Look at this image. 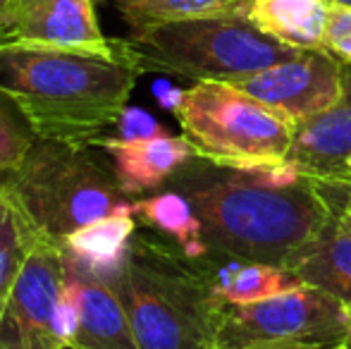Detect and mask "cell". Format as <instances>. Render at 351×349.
Here are the masks:
<instances>
[{
    "label": "cell",
    "mask_w": 351,
    "mask_h": 349,
    "mask_svg": "<svg viewBox=\"0 0 351 349\" xmlns=\"http://www.w3.org/2000/svg\"><path fill=\"white\" fill-rule=\"evenodd\" d=\"M191 201L210 254L287 265L342 210L349 186L304 175L294 163L232 168L194 158L167 180Z\"/></svg>",
    "instance_id": "obj_1"
},
{
    "label": "cell",
    "mask_w": 351,
    "mask_h": 349,
    "mask_svg": "<svg viewBox=\"0 0 351 349\" xmlns=\"http://www.w3.org/2000/svg\"><path fill=\"white\" fill-rule=\"evenodd\" d=\"M141 75L127 38L103 48L0 43V91L38 139L93 146L120 125Z\"/></svg>",
    "instance_id": "obj_2"
},
{
    "label": "cell",
    "mask_w": 351,
    "mask_h": 349,
    "mask_svg": "<svg viewBox=\"0 0 351 349\" xmlns=\"http://www.w3.org/2000/svg\"><path fill=\"white\" fill-rule=\"evenodd\" d=\"M115 287L139 349H217L227 302L201 258L151 230H136Z\"/></svg>",
    "instance_id": "obj_3"
},
{
    "label": "cell",
    "mask_w": 351,
    "mask_h": 349,
    "mask_svg": "<svg viewBox=\"0 0 351 349\" xmlns=\"http://www.w3.org/2000/svg\"><path fill=\"white\" fill-rule=\"evenodd\" d=\"M0 189L36 232L67 242L77 230L134 204L101 146L38 139Z\"/></svg>",
    "instance_id": "obj_4"
},
{
    "label": "cell",
    "mask_w": 351,
    "mask_h": 349,
    "mask_svg": "<svg viewBox=\"0 0 351 349\" xmlns=\"http://www.w3.org/2000/svg\"><path fill=\"white\" fill-rule=\"evenodd\" d=\"M143 72H167L191 82H237L294 58L296 48L282 46L254 27L249 17H191L132 29Z\"/></svg>",
    "instance_id": "obj_5"
},
{
    "label": "cell",
    "mask_w": 351,
    "mask_h": 349,
    "mask_svg": "<svg viewBox=\"0 0 351 349\" xmlns=\"http://www.w3.org/2000/svg\"><path fill=\"white\" fill-rule=\"evenodd\" d=\"M172 112L194 156L220 165L282 163L294 144L296 125L230 82H194Z\"/></svg>",
    "instance_id": "obj_6"
},
{
    "label": "cell",
    "mask_w": 351,
    "mask_h": 349,
    "mask_svg": "<svg viewBox=\"0 0 351 349\" xmlns=\"http://www.w3.org/2000/svg\"><path fill=\"white\" fill-rule=\"evenodd\" d=\"M351 306L320 287L301 285L254 304H227L217 349H349Z\"/></svg>",
    "instance_id": "obj_7"
},
{
    "label": "cell",
    "mask_w": 351,
    "mask_h": 349,
    "mask_svg": "<svg viewBox=\"0 0 351 349\" xmlns=\"http://www.w3.org/2000/svg\"><path fill=\"white\" fill-rule=\"evenodd\" d=\"M72 347L67 265L60 242L34 230L27 256L0 311V349Z\"/></svg>",
    "instance_id": "obj_8"
},
{
    "label": "cell",
    "mask_w": 351,
    "mask_h": 349,
    "mask_svg": "<svg viewBox=\"0 0 351 349\" xmlns=\"http://www.w3.org/2000/svg\"><path fill=\"white\" fill-rule=\"evenodd\" d=\"M344 62L330 51H299L289 60L232 82L263 106L299 125L337 106L344 96Z\"/></svg>",
    "instance_id": "obj_9"
},
{
    "label": "cell",
    "mask_w": 351,
    "mask_h": 349,
    "mask_svg": "<svg viewBox=\"0 0 351 349\" xmlns=\"http://www.w3.org/2000/svg\"><path fill=\"white\" fill-rule=\"evenodd\" d=\"M96 0H10L0 22V43L103 48Z\"/></svg>",
    "instance_id": "obj_10"
},
{
    "label": "cell",
    "mask_w": 351,
    "mask_h": 349,
    "mask_svg": "<svg viewBox=\"0 0 351 349\" xmlns=\"http://www.w3.org/2000/svg\"><path fill=\"white\" fill-rule=\"evenodd\" d=\"M67 304L72 309L74 349H139L130 313L115 280L67 263Z\"/></svg>",
    "instance_id": "obj_11"
},
{
    "label": "cell",
    "mask_w": 351,
    "mask_h": 349,
    "mask_svg": "<svg viewBox=\"0 0 351 349\" xmlns=\"http://www.w3.org/2000/svg\"><path fill=\"white\" fill-rule=\"evenodd\" d=\"M287 160L318 182L351 186V65L344 67L342 101L296 125Z\"/></svg>",
    "instance_id": "obj_12"
},
{
    "label": "cell",
    "mask_w": 351,
    "mask_h": 349,
    "mask_svg": "<svg viewBox=\"0 0 351 349\" xmlns=\"http://www.w3.org/2000/svg\"><path fill=\"white\" fill-rule=\"evenodd\" d=\"M93 146H101L110 156L117 182L132 199L165 186L182 165L194 158V149L184 134L175 136L165 130L139 139L103 136Z\"/></svg>",
    "instance_id": "obj_13"
},
{
    "label": "cell",
    "mask_w": 351,
    "mask_h": 349,
    "mask_svg": "<svg viewBox=\"0 0 351 349\" xmlns=\"http://www.w3.org/2000/svg\"><path fill=\"white\" fill-rule=\"evenodd\" d=\"M306 285L335 294L351 306V223L339 210L287 263Z\"/></svg>",
    "instance_id": "obj_14"
},
{
    "label": "cell",
    "mask_w": 351,
    "mask_h": 349,
    "mask_svg": "<svg viewBox=\"0 0 351 349\" xmlns=\"http://www.w3.org/2000/svg\"><path fill=\"white\" fill-rule=\"evenodd\" d=\"M134 215V204L117 213L101 218L86 228L77 230L67 242H62L67 263L93 273L98 278L115 280L125 263L127 249L139 228Z\"/></svg>",
    "instance_id": "obj_15"
},
{
    "label": "cell",
    "mask_w": 351,
    "mask_h": 349,
    "mask_svg": "<svg viewBox=\"0 0 351 349\" xmlns=\"http://www.w3.org/2000/svg\"><path fill=\"white\" fill-rule=\"evenodd\" d=\"M246 17L282 46L296 51H325L328 0H251Z\"/></svg>",
    "instance_id": "obj_16"
},
{
    "label": "cell",
    "mask_w": 351,
    "mask_h": 349,
    "mask_svg": "<svg viewBox=\"0 0 351 349\" xmlns=\"http://www.w3.org/2000/svg\"><path fill=\"white\" fill-rule=\"evenodd\" d=\"M201 261L206 265L215 292L227 304H254L306 285L287 265L241 261V258H227L217 254H208Z\"/></svg>",
    "instance_id": "obj_17"
},
{
    "label": "cell",
    "mask_w": 351,
    "mask_h": 349,
    "mask_svg": "<svg viewBox=\"0 0 351 349\" xmlns=\"http://www.w3.org/2000/svg\"><path fill=\"white\" fill-rule=\"evenodd\" d=\"M134 215L141 228L165 237L189 258H204L210 254L199 213L177 189L165 186L162 191L134 199Z\"/></svg>",
    "instance_id": "obj_18"
},
{
    "label": "cell",
    "mask_w": 351,
    "mask_h": 349,
    "mask_svg": "<svg viewBox=\"0 0 351 349\" xmlns=\"http://www.w3.org/2000/svg\"><path fill=\"white\" fill-rule=\"evenodd\" d=\"M132 29L177 22L191 17H225L249 14L251 0H110Z\"/></svg>",
    "instance_id": "obj_19"
},
{
    "label": "cell",
    "mask_w": 351,
    "mask_h": 349,
    "mask_svg": "<svg viewBox=\"0 0 351 349\" xmlns=\"http://www.w3.org/2000/svg\"><path fill=\"white\" fill-rule=\"evenodd\" d=\"M34 228L12 199L0 189V311L27 256Z\"/></svg>",
    "instance_id": "obj_20"
},
{
    "label": "cell",
    "mask_w": 351,
    "mask_h": 349,
    "mask_svg": "<svg viewBox=\"0 0 351 349\" xmlns=\"http://www.w3.org/2000/svg\"><path fill=\"white\" fill-rule=\"evenodd\" d=\"M36 134L8 93L0 91V180H5L29 154Z\"/></svg>",
    "instance_id": "obj_21"
},
{
    "label": "cell",
    "mask_w": 351,
    "mask_h": 349,
    "mask_svg": "<svg viewBox=\"0 0 351 349\" xmlns=\"http://www.w3.org/2000/svg\"><path fill=\"white\" fill-rule=\"evenodd\" d=\"M325 51L351 65V8L330 5L328 29H325Z\"/></svg>",
    "instance_id": "obj_22"
},
{
    "label": "cell",
    "mask_w": 351,
    "mask_h": 349,
    "mask_svg": "<svg viewBox=\"0 0 351 349\" xmlns=\"http://www.w3.org/2000/svg\"><path fill=\"white\" fill-rule=\"evenodd\" d=\"M117 127H122L120 136H125V139H139V136H153L158 132H162V127L151 115H146L141 110H132V108H127Z\"/></svg>",
    "instance_id": "obj_23"
},
{
    "label": "cell",
    "mask_w": 351,
    "mask_h": 349,
    "mask_svg": "<svg viewBox=\"0 0 351 349\" xmlns=\"http://www.w3.org/2000/svg\"><path fill=\"white\" fill-rule=\"evenodd\" d=\"M342 215L351 223V186L347 189V199H344V206H342Z\"/></svg>",
    "instance_id": "obj_24"
},
{
    "label": "cell",
    "mask_w": 351,
    "mask_h": 349,
    "mask_svg": "<svg viewBox=\"0 0 351 349\" xmlns=\"http://www.w3.org/2000/svg\"><path fill=\"white\" fill-rule=\"evenodd\" d=\"M258 349H330V347H258Z\"/></svg>",
    "instance_id": "obj_25"
},
{
    "label": "cell",
    "mask_w": 351,
    "mask_h": 349,
    "mask_svg": "<svg viewBox=\"0 0 351 349\" xmlns=\"http://www.w3.org/2000/svg\"><path fill=\"white\" fill-rule=\"evenodd\" d=\"M330 5H344V8H351V0H328Z\"/></svg>",
    "instance_id": "obj_26"
},
{
    "label": "cell",
    "mask_w": 351,
    "mask_h": 349,
    "mask_svg": "<svg viewBox=\"0 0 351 349\" xmlns=\"http://www.w3.org/2000/svg\"><path fill=\"white\" fill-rule=\"evenodd\" d=\"M8 3L10 0H0V22H3V12H5V8H8Z\"/></svg>",
    "instance_id": "obj_27"
},
{
    "label": "cell",
    "mask_w": 351,
    "mask_h": 349,
    "mask_svg": "<svg viewBox=\"0 0 351 349\" xmlns=\"http://www.w3.org/2000/svg\"><path fill=\"white\" fill-rule=\"evenodd\" d=\"M349 349H351V330H349Z\"/></svg>",
    "instance_id": "obj_28"
},
{
    "label": "cell",
    "mask_w": 351,
    "mask_h": 349,
    "mask_svg": "<svg viewBox=\"0 0 351 349\" xmlns=\"http://www.w3.org/2000/svg\"><path fill=\"white\" fill-rule=\"evenodd\" d=\"M65 349H74V347H65Z\"/></svg>",
    "instance_id": "obj_29"
}]
</instances>
